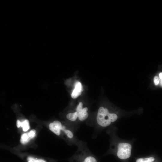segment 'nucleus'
<instances>
[{
    "label": "nucleus",
    "mask_w": 162,
    "mask_h": 162,
    "mask_svg": "<svg viewBox=\"0 0 162 162\" xmlns=\"http://www.w3.org/2000/svg\"><path fill=\"white\" fill-rule=\"evenodd\" d=\"M21 127H22L23 131H27L30 128L28 121L27 120H25L21 122Z\"/></svg>",
    "instance_id": "0eeeda50"
},
{
    "label": "nucleus",
    "mask_w": 162,
    "mask_h": 162,
    "mask_svg": "<svg viewBox=\"0 0 162 162\" xmlns=\"http://www.w3.org/2000/svg\"><path fill=\"white\" fill-rule=\"evenodd\" d=\"M31 138L29 136L28 132L22 134L21 137L20 142L23 144L27 143Z\"/></svg>",
    "instance_id": "423d86ee"
},
{
    "label": "nucleus",
    "mask_w": 162,
    "mask_h": 162,
    "mask_svg": "<svg viewBox=\"0 0 162 162\" xmlns=\"http://www.w3.org/2000/svg\"><path fill=\"white\" fill-rule=\"evenodd\" d=\"M77 147V150L72 157V162H98L85 142L82 141Z\"/></svg>",
    "instance_id": "f257e3e1"
},
{
    "label": "nucleus",
    "mask_w": 162,
    "mask_h": 162,
    "mask_svg": "<svg viewBox=\"0 0 162 162\" xmlns=\"http://www.w3.org/2000/svg\"><path fill=\"white\" fill-rule=\"evenodd\" d=\"M21 122L19 120H17L16 121V126L18 128L21 127Z\"/></svg>",
    "instance_id": "f8f14e48"
},
{
    "label": "nucleus",
    "mask_w": 162,
    "mask_h": 162,
    "mask_svg": "<svg viewBox=\"0 0 162 162\" xmlns=\"http://www.w3.org/2000/svg\"><path fill=\"white\" fill-rule=\"evenodd\" d=\"M160 78V84L162 86V72H160L159 74Z\"/></svg>",
    "instance_id": "ddd939ff"
},
{
    "label": "nucleus",
    "mask_w": 162,
    "mask_h": 162,
    "mask_svg": "<svg viewBox=\"0 0 162 162\" xmlns=\"http://www.w3.org/2000/svg\"><path fill=\"white\" fill-rule=\"evenodd\" d=\"M155 160V158L153 157L142 158H140L136 160V162H153Z\"/></svg>",
    "instance_id": "6e6552de"
},
{
    "label": "nucleus",
    "mask_w": 162,
    "mask_h": 162,
    "mask_svg": "<svg viewBox=\"0 0 162 162\" xmlns=\"http://www.w3.org/2000/svg\"><path fill=\"white\" fill-rule=\"evenodd\" d=\"M66 118L68 120L73 122H76L78 120L77 114L76 112L68 113L66 115Z\"/></svg>",
    "instance_id": "39448f33"
},
{
    "label": "nucleus",
    "mask_w": 162,
    "mask_h": 162,
    "mask_svg": "<svg viewBox=\"0 0 162 162\" xmlns=\"http://www.w3.org/2000/svg\"><path fill=\"white\" fill-rule=\"evenodd\" d=\"M28 162H36V160L34 158L31 157H28Z\"/></svg>",
    "instance_id": "9b49d317"
},
{
    "label": "nucleus",
    "mask_w": 162,
    "mask_h": 162,
    "mask_svg": "<svg viewBox=\"0 0 162 162\" xmlns=\"http://www.w3.org/2000/svg\"><path fill=\"white\" fill-rule=\"evenodd\" d=\"M154 82L155 85H158L160 82L159 78L157 76H155L154 78Z\"/></svg>",
    "instance_id": "9d476101"
},
{
    "label": "nucleus",
    "mask_w": 162,
    "mask_h": 162,
    "mask_svg": "<svg viewBox=\"0 0 162 162\" xmlns=\"http://www.w3.org/2000/svg\"><path fill=\"white\" fill-rule=\"evenodd\" d=\"M118 116L115 113H110L108 110L103 106L98 109L96 118V124L100 127H105L115 122Z\"/></svg>",
    "instance_id": "f03ea898"
},
{
    "label": "nucleus",
    "mask_w": 162,
    "mask_h": 162,
    "mask_svg": "<svg viewBox=\"0 0 162 162\" xmlns=\"http://www.w3.org/2000/svg\"><path fill=\"white\" fill-rule=\"evenodd\" d=\"M36 162H46L45 161L42 159H38L36 160Z\"/></svg>",
    "instance_id": "4468645a"
},
{
    "label": "nucleus",
    "mask_w": 162,
    "mask_h": 162,
    "mask_svg": "<svg viewBox=\"0 0 162 162\" xmlns=\"http://www.w3.org/2000/svg\"><path fill=\"white\" fill-rule=\"evenodd\" d=\"M83 90V87L81 83L79 81H77L75 83V88L71 94V97L74 99L77 98L81 94V92Z\"/></svg>",
    "instance_id": "20e7f679"
},
{
    "label": "nucleus",
    "mask_w": 162,
    "mask_h": 162,
    "mask_svg": "<svg viewBox=\"0 0 162 162\" xmlns=\"http://www.w3.org/2000/svg\"><path fill=\"white\" fill-rule=\"evenodd\" d=\"M36 130L33 129L31 130L30 132H28L29 136L32 139L35 136V135Z\"/></svg>",
    "instance_id": "1a4fd4ad"
},
{
    "label": "nucleus",
    "mask_w": 162,
    "mask_h": 162,
    "mask_svg": "<svg viewBox=\"0 0 162 162\" xmlns=\"http://www.w3.org/2000/svg\"><path fill=\"white\" fill-rule=\"evenodd\" d=\"M131 145L129 143L125 142L119 143L117 146V157L122 160L128 158L131 154Z\"/></svg>",
    "instance_id": "7ed1b4c3"
}]
</instances>
